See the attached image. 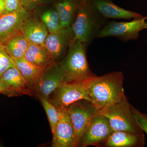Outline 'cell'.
Here are the masks:
<instances>
[{"instance_id":"4fadbf2b","label":"cell","mask_w":147,"mask_h":147,"mask_svg":"<svg viewBox=\"0 0 147 147\" xmlns=\"http://www.w3.org/2000/svg\"><path fill=\"white\" fill-rule=\"evenodd\" d=\"M30 13L24 9L13 13H5L0 17V45H4L11 37L21 33Z\"/></svg>"},{"instance_id":"6da1fadb","label":"cell","mask_w":147,"mask_h":147,"mask_svg":"<svg viewBox=\"0 0 147 147\" xmlns=\"http://www.w3.org/2000/svg\"><path fill=\"white\" fill-rule=\"evenodd\" d=\"M124 79L121 71L102 76H95L83 82L91 102L99 110L120 102L126 96L123 86Z\"/></svg>"},{"instance_id":"52a82bcc","label":"cell","mask_w":147,"mask_h":147,"mask_svg":"<svg viewBox=\"0 0 147 147\" xmlns=\"http://www.w3.org/2000/svg\"><path fill=\"white\" fill-rule=\"evenodd\" d=\"M113 132L108 119L98 114L93 118L83 133L78 147L104 146Z\"/></svg>"},{"instance_id":"44dd1931","label":"cell","mask_w":147,"mask_h":147,"mask_svg":"<svg viewBox=\"0 0 147 147\" xmlns=\"http://www.w3.org/2000/svg\"><path fill=\"white\" fill-rule=\"evenodd\" d=\"M30 42L21 33L11 37L4 45L7 53L13 59L24 57Z\"/></svg>"},{"instance_id":"4316f807","label":"cell","mask_w":147,"mask_h":147,"mask_svg":"<svg viewBox=\"0 0 147 147\" xmlns=\"http://www.w3.org/2000/svg\"><path fill=\"white\" fill-rule=\"evenodd\" d=\"M5 12V3L4 0H0V17Z\"/></svg>"},{"instance_id":"e0dca14e","label":"cell","mask_w":147,"mask_h":147,"mask_svg":"<svg viewBox=\"0 0 147 147\" xmlns=\"http://www.w3.org/2000/svg\"><path fill=\"white\" fill-rule=\"evenodd\" d=\"M145 145V134L115 131L111 134L104 146L107 147H143Z\"/></svg>"},{"instance_id":"8992f818","label":"cell","mask_w":147,"mask_h":147,"mask_svg":"<svg viewBox=\"0 0 147 147\" xmlns=\"http://www.w3.org/2000/svg\"><path fill=\"white\" fill-rule=\"evenodd\" d=\"M67 113L74 129L75 147H78L80 139L98 110L92 102L82 99L72 103L67 108Z\"/></svg>"},{"instance_id":"603a6c76","label":"cell","mask_w":147,"mask_h":147,"mask_svg":"<svg viewBox=\"0 0 147 147\" xmlns=\"http://www.w3.org/2000/svg\"><path fill=\"white\" fill-rule=\"evenodd\" d=\"M15 67L12 58L7 53L5 46L0 45V78L9 69Z\"/></svg>"},{"instance_id":"5b68a950","label":"cell","mask_w":147,"mask_h":147,"mask_svg":"<svg viewBox=\"0 0 147 147\" xmlns=\"http://www.w3.org/2000/svg\"><path fill=\"white\" fill-rule=\"evenodd\" d=\"M144 30H147V16L129 21H108L98 38L114 37L123 42H127L138 39L139 32Z\"/></svg>"},{"instance_id":"d4e9b609","label":"cell","mask_w":147,"mask_h":147,"mask_svg":"<svg viewBox=\"0 0 147 147\" xmlns=\"http://www.w3.org/2000/svg\"><path fill=\"white\" fill-rule=\"evenodd\" d=\"M131 109L138 125L147 135V113H142L131 105Z\"/></svg>"},{"instance_id":"ac0fdd59","label":"cell","mask_w":147,"mask_h":147,"mask_svg":"<svg viewBox=\"0 0 147 147\" xmlns=\"http://www.w3.org/2000/svg\"><path fill=\"white\" fill-rule=\"evenodd\" d=\"M24 58L36 66L44 69L55 62L45 46L30 42Z\"/></svg>"},{"instance_id":"30bf717a","label":"cell","mask_w":147,"mask_h":147,"mask_svg":"<svg viewBox=\"0 0 147 147\" xmlns=\"http://www.w3.org/2000/svg\"><path fill=\"white\" fill-rule=\"evenodd\" d=\"M75 39L71 26L63 28L58 31L49 33L45 42V47L57 63L66 55L71 43Z\"/></svg>"},{"instance_id":"277c9868","label":"cell","mask_w":147,"mask_h":147,"mask_svg":"<svg viewBox=\"0 0 147 147\" xmlns=\"http://www.w3.org/2000/svg\"><path fill=\"white\" fill-rule=\"evenodd\" d=\"M126 97L120 102L98 110V114L108 119L114 131H125L145 134L138 125Z\"/></svg>"},{"instance_id":"484cf974","label":"cell","mask_w":147,"mask_h":147,"mask_svg":"<svg viewBox=\"0 0 147 147\" xmlns=\"http://www.w3.org/2000/svg\"><path fill=\"white\" fill-rule=\"evenodd\" d=\"M5 3V13L16 12L24 9L21 0H4Z\"/></svg>"},{"instance_id":"cb8c5ba5","label":"cell","mask_w":147,"mask_h":147,"mask_svg":"<svg viewBox=\"0 0 147 147\" xmlns=\"http://www.w3.org/2000/svg\"><path fill=\"white\" fill-rule=\"evenodd\" d=\"M56 0H21L24 9L29 12H31L40 6L54 3Z\"/></svg>"},{"instance_id":"7a4b0ae2","label":"cell","mask_w":147,"mask_h":147,"mask_svg":"<svg viewBox=\"0 0 147 147\" xmlns=\"http://www.w3.org/2000/svg\"><path fill=\"white\" fill-rule=\"evenodd\" d=\"M108 20L89 3H80L77 16L71 26L75 39L88 47L98 38Z\"/></svg>"},{"instance_id":"f546056e","label":"cell","mask_w":147,"mask_h":147,"mask_svg":"<svg viewBox=\"0 0 147 147\" xmlns=\"http://www.w3.org/2000/svg\"><path fill=\"white\" fill-rule=\"evenodd\" d=\"M3 146V145H2L1 144V143H0V147H2Z\"/></svg>"},{"instance_id":"2e32d148","label":"cell","mask_w":147,"mask_h":147,"mask_svg":"<svg viewBox=\"0 0 147 147\" xmlns=\"http://www.w3.org/2000/svg\"><path fill=\"white\" fill-rule=\"evenodd\" d=\"M32 12L49 33H53L62 28L59 13L54 3L40 6Z\"/></svg>"},{"instance_id":"7c38bea8","label":"cell","mask_w":147,"mask_h":147,"mask_svg":"<svg viewBox=\"0 0 147 147\" xmlns=\"http://www.w3.org/2000/svg\"><path fill=\"white\" fill-rule=\"evenodd\" d=\"M59 119L53 134V147H75L74 129L67 108H57Z\"/></svg>"},{"instance_id":"3957f363","label":"cell","mask_w":147,"mask_h":147,"mask_svg":"<svg viewBox=\"0 0 147 147\" xmlns=\"http://www.w3.org/2000/svg\"><path fill=\"white\" fill-rule=\"evenodd\" d=\"M87 48L81 41L74 39L64 57L58 63L65 82H84L96 76L90 69Z\"/></svg>"},{"instance_id":"f1b7e54d","label":"cell","mask_w":147,"mask_h":147,"mask_svg":"<svg viewBox=\"0 0 147 147\" xmlns=\"http://www.w3.org/2000/svg\"><path fill=\"white\" fill-rule=\"evenodd\" d=\"M1 85H0V93H1Z\"/></svg>"},{"instance_id":"83f0119b","label":"cell","mask_w":147,"mask_h":147,"mask_svg":"<svg viewBox=\"0 0 147 147\" xmlns=\"http://www.w3.org/2000/svg\"><path fill=\"white\" fill-rule=\"evenodd\" d=\"M80 3H86L88 2V0H78Z\"/></svg>"},{"instance_id":"9c48e42d","label":"cell","mask_w":147,"mask_h":147,"mask_svg":"<svg viewBox=\"0 0 147 147\" xmlns=\"http://www.w3.org/2000/svg\"><path fill=\"white\" fill-rule=\"evenodd\" d=\"M1 93L8 97L18 96H36L28 83L15 67H11L0 78Z\"/></svg>"},{"instance_id":"9a60e30c","label":"cell","mask_w":147,"mask_h":147,"mask_svg":"<svg viewBox=\"0 0 147 147\" xmlns=\"http://www.w3.org/2000/svg\"><path fill=\"white\" fill-rule=\"evenodd\" d=\"M21 33L29 42L41 46H45V40L49 34L32 11L25 21Z\"/></svg>"},{"instance_id":"8fae6325","label":"cell","mask_w":147,"mask_h":147,"mask_svg":"<svg viewBox=\"0 0 147 147\" xmlns=\"http://www.w3.org/2000/svg\"><path fill=\"white\" fill-rule=\"evenodd\" d=\"M65 81V76L59 63L55 62L42 71L35 84L36 96L48 99L50 94Z\"/></svg>"},{"instance_id":"7402d4cb","label":"cell","mask_w":147,"mask_h":147,"mask_svg":"<svg viewBox=\"0 0 147 147\" xmlns=\"http://www.w3.org/2000/svg\"><path fill=\"white\" fill-rule=\"evenodd\" d=\"M46 112L50 123L52 134L55 131L56 125L59 119V112L57 108L49 100L42 96H37Z\"/></svg>"},{"instance_id":"ffe728a7","label":"cell","mask_w":147,"mask_h":147,"mask_svg":"<svg viewBox=\"0 0 147 147\" xmlns=\"http://www.w3.org/2000/svg\"><path fill=\"white\" fill-rule=\"evenodd\" d=\"M12 59L15 67L20 71L33 90L35 84L41 75L43 69L36 66L24 57L17 59L12 58Z\"/></svg>"},{"instance_id":"d6986e66","label":"cell","mask_w":147,"mask_h":147,"mask_svg":"<svg viewBox=\"0 0 147 147\" xmlns=\"http://www.w3.org/2000/svg\"><path fill=\"white\" fill-rule=\"evenodd\" d=\"M60 18L62 28L71 27L75 21L80 3L78 0H56L54 3Z\"/></svg>"},{"instance_id":"ba28073f","label":"cell","mask_w":147,"mask_h":147,"mask_svg":"<svg viewBox=\"0 0 147 147\" xmlns=\"http://www.w3.org/2000/svg\"><path fill=\"white\" fill-rule=\"evenodd\" d=\"M48 100L57 108H67L76 101L86 99L91 101L83 82H65L54 91Z\"/></svg>"},{"instance_id":"5bb4252c","label":"cell","mask_w":147,"mask_h":147,"mask_svg":"<svg viewBox=\"0 0 147 147\" xmlns=\"http://www.w3.org/2000/svg\"><path fill=\"white\" fill-rule=\"evenodd\" d=\"M88 2L107 19L130 20L143 16L140 13L120 7L112 0H88Z\"/></svg>"}]
</instances>
